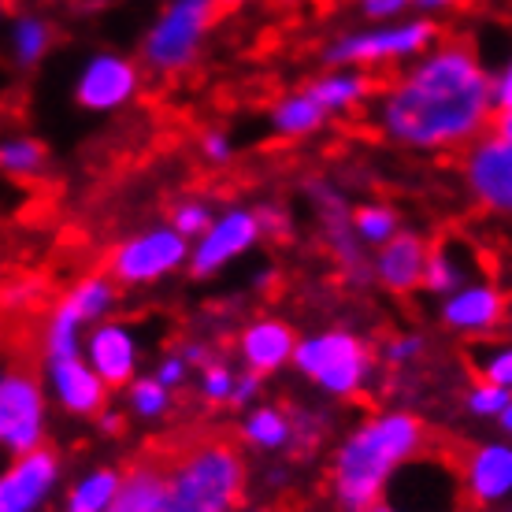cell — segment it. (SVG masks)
<instances>
[{
  "mask_svg": "<svg viewBox=\"0 0 512 512\" xmlns=\"http://www.w3.org/2000/svg\"><path fill=\"white\" fill-rule=\"evenodd\" d=\"M461 171L479 205L512 216V138L487 130L461 153Z\"/></svg>",
  "mask_w": 512,
  "mask_h": 512,
  "instance_id": "7",
  "label": "cell"
},
{
  "mask_svg": "<svg viewBox=\"0 0 512 512\" xmlns=\"http://www.w3.org/2000/svg\"><path fill=\"white\" fill-rule=\"evenodd\" d=\"M52 386L64 401L67 409L78 416H93L104 405V379L97 375V368H86L78 357L52 360Z\"/></svg>",
  "mask_w": 512,
  "mask_h": 512,
  "instance_id": "17",
  "label": "cell"
},
{
  "mask_svg": "<svg viewBox=\"0 0 512 512\" xmlns=\"http://www.w3.org/2000/svg\"><path fill=\"white\" fill-rule=\"evenodd\" d=\"M360 4H364L368 15H394L397 8H405L409 0H360Z\"/></svg>",
  "mask_w": 512,
  "mask_h": 512,
  "instance_id": "35",
  "label": "cell"
},
{
  "mask_svg": "<svg viewBox=\"0 0 512 512\" xmlns=\"http://www.w3.org/2000/svg\"><path fill=\"white\" fill-rule=\"evenodd\" d=\"M494 112H512V64L494 82Z\"/></svg>",
  "mask_w": 512,
  "mask_h": 512,
  "instance_id": "33",
  "label": "cell"
},
{
  "mask_svg": "<svg viewBox=\"0 0 512 512\" xmlns=\"http://www.w3.org/2000/svg\"><path fill=\"white\" fill-rule=\"evenodd\" d=\"M431 442L435 435L427 431V423L405 412L379 416L360 427L334 461V494L342 512H372L386 490V479L405 461L420 457Z\"/></svg>",
  "mask_w": 512,
  "mask_h": 512,
  "instance_id": "2",
  "label": "cell"
},
{
  "mask_svg": "<svg viewBox=\"0 0 512 512\" xmlns=\"http://www.w3.org/2000/svg\"><path fill=\"white\" fill-rule=\"evenodd\" d=\"M182 372H186V360H179V357H167L164 364H160V375H156V379H160V383L164 386H175L182 379Z\"/></svg>",
  "mask_w": 512,
  "mask_h": 512,
  "instance_id": "34",
  "label": "cell"
},
{
  "mask_svg": "<svg viewBox=\"0 0 512 512\" xmlns=\"http://www.w3.org/2000/svg\"><path fill=\"white\" fill-rule=\"evenodd\" d=\"M294 360L297 368L305 375H312L327 394H338V397L353 394L360 386V379H364V372H368V353H364V346H360L353 334H342V331L301 342Z\"/></svg>",
  "mask_w": 512,
  "mask_h": 512,
  "instance_id": "6",
  "label": "cell"
},
{
  "mask_svg": "<svg viewBox=\"0 0 512 512\" xmlns=\"http://www.w3.org/2000/svg\"><path fill=\"white\" fill-rule=\"evenodd\" d=\"M238 4H245V0H216V15L231 12V8H238Z\"/></svg>",
  "mask_w": 512,
  "mask_h": 512,
  "instance_id": "40",
  "label": "cell"
},
{
  "mask_svg": "<svg viewBox=\"0 0 512 512\" xmlns=\"http://www.w3.org/2000/svg\"><path fill=\"white\" fill-rule=\"evenodd\" d=\"M231 390H234L231 372H227L223 364H208V368H205V394L212 397V401H223Z\"/></svg>",
  "mask_w": 512,
  "mask_h": 512,
  "instance_id": "32",
  "label": "cell"
},
{
  "mask_svg": "<svg viewBox=\"0 0 512 512\" xmlns=\"http://www.w3.org/2000/svg\"><path fill=\"white\" fill-rule=\"evenodd\" d=\"M260 234V219L249 212H231L219 223H212V231L201 238V245L190 256V271L197 279H208L216 268H223L227 260H234L238 253H245Z\"/></svg>",
  "mask_w": 512,
  "mask_h": 512,
  "instance_id": "11",
  "label": "cell"
},
{
  "mask_svg": "<svg viewBox=\"0 0 512 512\" xmlns=\"http://www.w3.org/2000/svg\"><path fill=\"white\" fill-rule=\"evenodd\" d=\"M435 26L431 23H409L401 30H379V34H357V38L342 41L327 52L331 64H383L397 56H412V52L427 49L435 41Z\"/></svg>",
  "mask_w": 512,
  "mask_h": 512,
  "instance_id": "10",
  "label": "cell"
},
{
  "mask_svg": "<svg viewBox=\"0 0 512 512\" xmlns=\"http://www.w3.org/2000/svg\"><path fill=\"white\" fill-rule=\"evenodd\" d=\"M420 349V338H409V342H394L390 346V360H405V357H412Z\"/></svg>",
  "mask_w": 512,
  "mask_h": 512,
  "instance_id": "38",
  "label": "cell"
},
{
  "mask_svg": "<svg viewBox=\"0 0 512 512\" xmlns=\"http://www.w3.org/2000/svg\"><path fill=\"white\" fill-rule=\"evenodd\" d=\"M119 483H123V475L112 472V468L93 472L86 483H78V490L67 501V512H104L112 505V498H116Z\"/></svg>",
  "mask_w": 512,
  "mask_h": 512,
  "instance_id": "21",
  "label": "cell"
},
{
  "mask_svg": "<svg viewBox=\"0 0 512 512\" xmlns=\"http://www.w3.org/2000/svg\"><path fill=\"white\" fill-rule=\"evenodd\" d=\"M372 512H394V509H390V505H375Z\"/></svg>",
  "mask_w": 512,
  "mask_h": 512,
  "instance_id": "43",
  "label": "cell"
},
{
  "mask_svg": "<svg viewBox=\"0 0 512 512\" xmlns=\"http://www.w3.org/2000/svg\"><path fill=\"white\" fill-rule=\"evenodd\" d=\"M205 149H208V156H212V160H227V156H231V145L219 138V134H208Z\"/></svg>",
  "mask_w": 512,
  "mask_h": 512,
  "instance_id": "36",
  "label": "cell"
},
{
  "mask_svg": "<svg viewBox=\"0 0 512 512\" xmlns=\"http://www.w3.org/2000/svg\"><path fill=\"white\" fill-rule=\"evenodd\" d=\"M242 353L249 372H275L294 357V331L279 320H260L242 334Z\"/></svg>",
  "mask_w": 512,
  "mask_h": 512,
  "instance_id": "19",
  "label": "cell"
},
{
  "mask_svg": "<svg viewBox=\"0 0 512 512\" xmlns=\"http://www.w3.org/2000/svg\"><path fill=\"white\" fill-rule=\"evenodd\" d=\"M509 401H512V394L505 390V386H498V383H483V386H475V394H472V412H479V416H494V412H505L509 409Z\"/></svg>",
  "mask_w": 512,
  "mask_h": 512,
  "instance_id": "29",
  "label": "cell"
},
{
  "mask_svg": "<svg viewBox=\"0 0 512 512\" xmlns=\"http://www.w3.org/2000/svg\"><path fill=\"white\" fill-rule=\"evenodd\" d=\"M41 379L38 364L30 360V349H23L19 364H8L0 383V438L12 453H34L41 449Z\"/></svg>",
  "mask_w": 512,
  "mask_h": 512,
  "instance_id": "4",
  "label": "cell"
},
{
  "mask_svg": "<svg viewBox=\"0 0 512 512\" xmlns=\"http://www.w3.org/2000/svg\"><path fill=\"white\" fill-rule=\"evenodd\" d=\"M308 97L323 108H346V104L360 101L364 93H372V82L360 75H342V78H320L308 86Z\"/></svg>",
  "mask_w": 512,
  "mask_h": 512,
  "instance_id": "22",
  "label": "cell"
},
{
  "mask_svg": "<svg viewBox=\"0 0 512 512\" xmlns=\"http://www.w3.org/2000/svg\"><path fill=\"white\" fill-rule=\"evenodd\" d=\"M242 449L223 431L182 435L164 501L156 512H231L242 498Z\"/></svg>",
  "mask_w": 512,
  "mask_h": 512,
  "instance_id": "3",
  "label": "cell"
},
{
  "mask_svg": "<svg viewBox=\"0 0 512 512\" xmlns=\"http://www.w3.org/2000/svg\"><path fill=\"white\" fill-rule=\"evenodd\" d=\"M323 116H327V108L312 101L308 93H301V97H290V101H282L279 108H275V130H279V134H290V138L312 134V130L323 123Z\"/></svg>",
  "mask_w": 512,
  "mask_h": 512,
  "instance_id": "20",
  "label": "cell"
},
{
  "mask_svg": "<svg viewBox=\"0 0 512 512\" xmlns=\"http://www.w3.org/2000/svg\"><path fill=\"white\" fill-rule=\"evenodd\" d=\"M138 86V71L127 64V60H119V56H97L82 78H78L75 86V97L82 108H116L123 104L134 93Z\"/></svg>",
  "mask_w": 512,
  "mask_h": 512,
  "instance_id": "13",
  "label": "cell"
},
{
  "mask_svg": "<svg viewBox=\"0 0 512 512\" xmlns=\"http://www.w3.org/2000/svg\"><path fill=\"white\" fill-rule=\"evenodd\" d=\"M45 167V149H41L38 141H8L4 145V171L8 175H19V179H26V175H34V171H41Z\"/></svg>",
  "mask_w": 512,
  "mask_h": 512,
  "instance_id": "26",
  "label": "cell"
},
{
  "mask_svg": "<svg viewBox=\"0 0 512 512\" xmlns=\"http://www.w3.org/2000/svg\"><path fill=\"white\" fill-rule=\"evenodd\" d=\"M130 405L138 416H160L167 409V386L160 379H141L130 386Z\"/></svg>",
  "mask_w": 512,
  "mask_h": 512,
  "instance_id": "28",
  "label": "cell"
},
{
  "mask_svg": "<svg viewBox=\"0 0 512 512\" xmlns=\"http://www.w3.org/2000/svg\"><path fill=\"white\" fill-rule=\"evenodd\" d=\"M427 275V249L416 234H394L379 253V279L394 294L416 290Z\"/></svg>",
  "mask_w": 512,
  "mask_h": 512,
  "instance_id": "15",
  "label": "cell"
},
{
  "mask_svg": "<svg viewBox=\"0 0 512 512\" xmlns=\"http://www.w3.org/2000/svg\"><path fill=\"white\" fill-rule=\"evenodd\" d=\"M245 438L264 449H275L290 438V420L279 409H256L245 423Z\"/></svg>",
  "mask_w": 512,
  "mask_h": 512,
  "instance_id": "24",
  "label": "cell"
},
{
  "mask_svg": "<svg viewBox=\"0 0 512 512\" xmlns=\"http://www.w3.org/2000/svg\"><path fill=\"white\" fill-rule=\"evenodd\" d=\"M442 320L457 331H498L505 320V294L494 286L457 290L442 308Z\"/></svg>",
  "mask_w": 512,
  "mask_h": 512,
  "instance_id": "14",
  "label": "cell"
},
{
  "mask_svg": "<svg viewBox=\"0 0 512 512\" xmlns=\"http://www.w3.org/2000/svg\"><path fill=\"white\" fill-rule=\"evenodd\" d=\"M457 282H461V268L449 253V245H431L427 249V275L423 286L435 290V294H457Z\"/></svg>",
  "mask_w": 512,
  "mask_h": 512,
  "instance_id": "23",
  "label": "cell"
},
{
  "mask_svg": "<svg viewBox=\"0 0 512 512\" xmlns=\"http://www.w3.org/2000/svg\"><path fill=\"white\" fill-rule=\"evenodd\" d=\"M501 427H505V431L512 435V401H509V409L501 412Z\"/></svg>",
  "mask_w": 512,
  "mask_h": 512,
  "instance_id": "42",
  "label": "cell"
},
{
  "mask_svg": "<svg viewBox=\"0 0 512 512\" xmlns=\"http://www.w3.org/2000/svg\"><path fill=\"white\" fill-rule=\"evenodd\" d=\"M134 338L127 334V327L119 323H108V327H97L90 338V360L97 375H101L108 386H123L130 383L134 375Z\"/></svg>",
  "mask_w": 512,
  "mask_h": 512,
  "instance_id": "18",
  "label": "cell"
},
{
  "mask_svg": "<svg viewBox=\"0 0 512 512\" xmlns=\"http://www.w3.org/2000/svg\"><path fill=\"white\" fill-rule=\"evenodd\" d=\"M216 19V0H175L171 12L153 26L145 41V60L156 71H179L197 56L205 26Z\"/></svg>",
  "mask_w": 512,
  "mask_h": 512,
  "instance_id": "5",
  "label": "cell"
},
{
  "mask_svg": "<svg viewBox=\"0 0 512 512\" xmlns=\"http://www.w3.org/2000/svg\"><path fill=\"white\" fill-rule=\"evenodd\" d=\"M479 372H483L487 383H498V386H505V390H512V346L494 349V353L479 364Z\"/></svg>",
  "mask_w": 512,
  "mask_h": 512,
  "instance_id": "30",
  "label": "cell"
},
{
  "mask_svg": "<svg viewBox=\"0 0 512 512\" xmlns=\"http://www.w3.org/2000/svg\"><path fill=\"white\" fill-rule=\"evenodd\" d=\"M49 49V26L41 19H19L15 23V56L19 64H38Z\"/></svg>",
  "mask_w": 512,
  "mask_h": 512,
  "instance_id": "25",
  "label": "cell"
},
{
  "mask_svg": "<svg viewBox=\"0 0 512 512\" xmlns=\"http://www.w3.org/2000/svg\"><path fill=\"white\" fill-rule=\"evenodd\" d=\"M256 394V372H249V375H245V379H242V383H238V386H234V401H249V397H253Z\"/></svg>",
  "mask_w": 512,
  "mask_h": 512,
  "instance_id": "37",
  "label": "cell"
},
{
  "mask_svg": "<svg viewBox=\"0 0 512 512\" xmlns=\"http://www.w3.org/2000/svg\"><path fill=\"white\" fill-rule=\"evenodd\" d=\"M464 487L472 490L479 505L505 498L512 490V449L509 446H483L475 449L464 464Z\"/></svg>",
  "mask_w": 512,
  "mask_h": 512,
  "instance_id": "16",
  "label": "cell"
},
{
  "mask_svg": "<svg viewBox=\"0 0 512 512\" xmlns=\"http://www.w3.org/2000/svg\"><path fill=\"white\" fill-rule=\"evenodd\" d=\"M353 223H357V231L375 245L390 242L397 231V216L390 208H360L357 216H353Z\"/></svg>",
  "mask_w": 512,
  "mask_h": 512,
  "instance_id": "27",
  "label": "cell"
},
{
  "mask_svg": "<svg viewBox=\"0 0 512 512\" xmlns=\"http://www.w3.org/2000/svg\"><path fill=\"white\" fill-rule=\"evenodd\" d=\"M175 231L186 234V238L208 234V231H212V219H208V208H205V205H182L179 212H175Z\"/></svg>",
  "mask_w": 512,
  "mask_h": 512,
  "instance_id": "31",
  "label": "cell"
},
{
  "mask_svg": "<svg viewBox=\"0 0 512 512\" xmlns=\"http://www.w3.org/2000/svg\"><path fill=\"white\" fill-rule=\"evenodd\" d=\"M494 123V82L475 41L453 34L420 67L394 82L379 104V127L412 149L464 153Z\"/></svg>",
  "mask_w": 512,
  "mask_h": 512,
  "instance_id": "1",
  "label": "cell"
},
{
  "mask_svg": "<svg viewBox=\"0 0 512 512\" xmlns=\"http://www.w3.org/2000/svg\"><path fill=\"white\" fill-rule=\"evenodd\" d=\"M490 130H498V134L512 138V112H494V123H490Z\"/></svg>",
  "mask_w": 512,
  "mask_h": 512,
  "instance_id": "39",
  "label": "cell"
},
{
  "mask_svg": "<svg viewBox=\"0 0 512 512\" xmlns=\"http://www.w3.org/2000/svg\"><path fill=\"white\" fill-rule=\"evenodd\" d=\"M420 8H446V4H457V0H416Z\"/></svg>",
  "mask_w": 512,
  "mask_h": 512,
  "instance_id": "41",
  "label": "cell"
},
{
  "mask_svg": "<svg viewBox=\"0 0 512 512\" xmlns=\"http://www.w3.org/2000/svg\"><path fill=\"white\" fill-rule=\"evenodd\" d=\"M179 438H156L153 446L141 453L138 461L123 472V483H119L116 498L104 512H156L160 501H164L167 479H171V468H175V453H179Z\"/></svg>",
  "mask_w": 512,
  "mask_h": 512,
  "instance_id": "8",
  "label": "cell"
},
{
  "mask_svg": "<svg viewBox=\"0 0 512 512\" xmlns=\"http://www.w3.org/2000/svg\"><path fill=\"white\" fill-rule=\"evenodd\" d=\"M52 483H56V453L52 449L26 453L0 483V512H30L49 494Z\"/></svg>",
  "mask_w": 512,
  "mask_h": 512,
  "instance_id": "12",
  "label": "cell"
},
{
  "mask_svg": "<svg viewBox=\"0 0 512 512\" xmlns=\"http://www.w3.org/2000/svg\"><path fill=\"white\" fill-rule=\"evenodd\" d=\"M186 253H190L186 234H179L175 227L171 231H149L141 238H130L127 245H119L108 260V268L119 282H153L179 268Z\"/></svg>",
  "mask_w": 512,
  "mask_h": 512,
  "instance_id": "9",
  "label": "cell"
}]
</instances>
